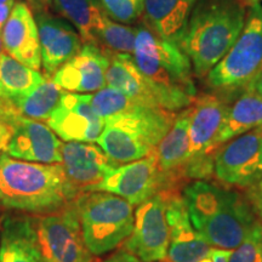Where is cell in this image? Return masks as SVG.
Instances as JSON below:
<instances>
[{
  "label": "cell",
  "instance_id": "obj_3",
  "mask_svg": "<svg viewBox=\"0 0 262 262\" xmlns=\"http://www.w3.org/2000/svg\"><path fill=\"white\" fill-rule=\"evenodd\" d=\"M77 201L61 164H41L0 155V204L10 210L39 216Z\"/></svg>",
  "mask_w": 262,
  "mask_h": 262
},
{
  "label": "cell",
  "instance_id": "obj_18",
  "mask_svg": "<svg viewBox=\"0 0 262 262\" xmlns=\"http://www.w3.org/2000/svg\"><path fill=\"white\" fill-rule=\"evenodd\" d=\"M108 67L107 49L95 42H85L79 54L61 66L51 80L68 93H93L106 88Z\"/></svg>",
  "mask_w": 262,
  "mask_h": 262
},
{
  "label": "cell",
  "instance_id": "obj_17",
  "mask_svg": "<svg viewBox=\"0 0 262 262\" xmlns=\"http://www.w3.org/2000/svg\"><path fill=\"white\" fill-rule=\"evenodd\" d=\"M164 195L170 234L166 262H201L214 248L192 225L182 192L172 189Z\"/></svg>",
  "mask_w": 262,
  "mask_h": 262
},
{
  "label": "cell",
  "instance_id": "obj_37",
  "mask_svg": "<svg viewBox=\"0 0 262 262\" xmlns=\"http://www.w3.org/2000/svg\"><path fill=\"white\" fill-rule=\"evenodd\" d=\"M26 2L28 3V6L31 8L32 11L39 14V12L47 11L52 0H26Z\"/></svg>",
  "mask_w": 262,
  "mask_h": 262
},
{
  "label": "cell",
  "instance_id": "obj_15",
  "mask_svg": "<svg viewBox=\"0 0 262 262\" xmlns=\"http://www.w3.org/2000/svg\"><path fill=\"white\" fill-rule=\"evenodd\" d=\"M48 125L66 142H97L104 119L95 112L91 94L63 93Z\"/></svg>",
  "mask_w": 262,
  "mask_h": 262
},
{
  "label": "cell",
  "instance_id": "obj_9",
  "mask_svg": "<svg viewBox=\"0 0 262 262\" xmlns=\"http://www.w3.org/2000/svg\"><path fill=\"white\" fill-rule=\"evenodd\" d=\"M108 57L110 67L106 73V84L125 94L141 106L163 108L175 113L192 106L194 98L168 89L146 77L136 66L133 55L108 50Z\"/></svg>",
  "mask_w": 262,
  "mask_h": 262
},
{
  "label": "cell",
  "instance_id": "obj_19",
  "mask_svg": "<svg viewBox=\"0 0 262 262\" xmlns=\"http://www.w3.org/2000/svg\"><path fill=\"white\" fill-rule=\"evenodd\" d=\"M40 40L41 66L45 77L50 78L61 66L78 55L83 39L66 19L50 12H39L35 17Z\"/></svg>",
  "mask_w": 262,
  "mask_h": 262
},
{
  "label": "cell",
  "instance_id": "obj_34",
  "mask_svg": "<svg viewBox=\"0 0 262 262\" xmlns=\"http://www.w3.org/2000/svg\"><path fill=\"white\" fill-rule=\"evenodd\" d=\"M232 250H226V249L214 248L211 253L205 258H203L201 262H228L231 256Z\"/></svg>",
  "mask_w": 262,
  "mask_h": 262
},
{
  "label": "cell",
  "instance_id": "obj_36",
  "mask_svg": "<svg viewBox=\"0 0 262 262\" xmlns=\"http://www.w3.org/2000/svg\"><path fill=\"white\" fill-rule=\"evenodd\" d=\"M15 3H4V4H0V32L3 31L4 26L8 21L10 14H11L12 8H14Z\"/></svg>",
  "mask_w": 262,
  "mask_h": 262
},
{
  "label": "cell",
  "instance_id": "obj_35",
  "mask_svg": "<svg viewBox=\"0 0 262 262\" xmlns=\"http://www.w3.org/2000/svg\"><path fill=\"white\" fill-rule=\"evenodd\" d=\"M10 139V125L6 122V119L0 112V155L4 152L6 143Z\"/></svg>",
  "mask_w": 262,
  "mask_h": 262
},
{
  "label": "cell",
  "instance_id": "obj_20",
  "mask_svg": "<svg viewBox=\"0 0 262 262\" xmlns=\"http://www.w3.org/2000/svg\"><path fill=\"white\" fill-rule=\"evenodd\" d=\"M2 35L6 54L32 70L40 68L41 52L37 21L26 3L18 2L14 5Z\"/></svg>",
  "mask_w": 262,
  "mask_h": 262
},
{
  "label": "cell",
  "instance_id": "obj_12",
  "mask_svg": "<svg viewBox=\"0 0 262 262\" xmlns=\"http://www.w3.org/2000/svg\"><path fill=\"white\" fill-rule=\"evenodd\" d=\"M0 112L10 125L4 152L12 158L41 164L62 163V141L48 124L16 113L0 103Z\"/></svg>",
  "mask_w": 262,
  "mask_h": 262
},
{
  "label": "cell",
  "instance_id": "obj_27",
  "mask_svg": "<svg viewBox=\"0 0 262 262\" xmlns=\"http://www.w3.org/2000/svg\"><path fill=\"white\" fill-rule=\"evenodd\" d=\"M44 80L45 77L38 71L27 67L6 52L0 55V102L31 93Z\"/></svg>",
  "mask_w": 262,
  "mask_h": 262
},
{
  "label": "cell",
  "instance_id": "obj_14",
  "mask_svg": "<svg viewBox=\"0 0 262 262\" xmlns=\"http://www.w3.org/2000/svg\"><path fill=\"white\" fill-rule=\"evenodd\" d=\"M175 188L160 172L155 153L135 162L117 166L95 191L110 192L139 206L159 193Z\"/></svg>",
  "mask_w": 262,
  "mask_h": 262
},
{
  "label": "cell",
  "instance_id": "obj_33",
  "mask_svg": "<svg viewBox=\"0 0 262 262\" xmlns=\"http://www.w3.org/2000/svg\"><path fill=\"white\" fill-rule=\"evenodd\" d=\"M103 262H141L135 255L127 251L125 248H118L114 253H112Z\"/></svg>",
  "mask_w": 262,
  "mask_h": 262
},
{
  "label": "cell",
  "instance_id": "obj_2",
  "mask_svg": "<svg viewBox=\"0 0 262 262\" xmlns=\"http://www.w3.org/2000/svg\"><path fill=\"white\" fill-rule=\"evenodd\" d=\"M239 0H196L175 44L187 55L193 73L203 78L226 56L245 24Z\"/></svg>",
  "mask_w": 262,
  "mask_h": 262
},
{
  "label": "cell",
  "instance_id": "obj_4",
  "mask_svg": "<svg viewBox=\"0 0 262 262\" xmlns=\"http://www.w3.org/2000/svg\"><path fill=\"white\" fill-rule=\"evenodd\" d=\"M176 116L163 108L137 104L104 120L97 145L119 165L145 158L169 133Z\"/></svg>",
  "mask_w": 262,
  "mask_h": 262
},
{
  "label": "cell",
  "instance_id": "obj_22",
  "mask_svg": "<svg viewBox=\"0 0 262 262\" xmlns=\"http://www.w3.org/2000/svg\"><path fill=\"white\" fill-rule=\"evenodd\" d=\"M0 262H44L34 216L6 215L0 227Z\"/></svg>",
  "mask_w": 262,
  "mask_h": 262
},
{
  "label": "cell",
  "instance_id": "obj_11",
  "mask_svg": "<svg viewBox=\"0 0 262 262\" xmlns=\"http://www.w3.org/2000/svg\"><path fill=\"white\" fill-rule=\"evenodd\" d=\"M214 176L227 187L248 189L262 180V126L224 143L214 158Z\"/></svg>",
  "mask_w": 262,
  "mask_h": 262
},
{
  "label": "cell",
  "instance_id": "obj_25",
  "mask_svg": "<svg viewBox=\"0 0 262 262\" xmlns=\"http://www.w3.org/2000/svg\"><path fill=\"white\" fill-rule=\"evenodd\" d=\"M64 90H62L50 78H45V80L31 93L10 101H3L0 103L6 104L16 113L24 117L39 122H48L60 102Z\"/></svg>",
  "mask_w": 262,
  "mask_h": 262
},
{
  "label": "cell",
  "instance_id": "obj_40",
  "mask_svg": "<svg viewBox=\"0 0 262 262\" xmlns=\"http://www.w3.org/2000/svg\"><path fill=\"white\" fill-rule=\"evenodd\" d=\"M3 52H5V50H4V44H3V35H2V32H0V55H2Z\"/></svg>",
  "mask_w": 262,
  "mask_h": 262
},
{
  "label": "cell",
  "instance_id": "obj_39",
  "mask_svg": "<svg viewBox=\"0 0 262 262\" xmlns=\"http://www.w3.org/2000/svg\"><path fill=\"white\" fill-rule=\"evenodd\" d=\"M239 2H241V3H242V4H244V5L251 6V5L258 4V3H260V2H261V0H239Z\"/></svg>",
  "mask_w": 262,
  "mask_h": 262
},
{
  "label": "cell",
  "instance_id": "obj_16",
  "mask_svg": "<svg viewBox=\"0 0 262 262\" xmlns=\"http://www.w3.org/2000/svg\"><path fill=\"white\" fill-rule=\"evenodd\" d=\"M62 168L75 195L94 192L117 164L100 146L89 142H66L62 146Z\"/></svg>",
  "mask_w": 262,
  "mask_h": 262
},
{
  "label": "cell",
  "instance_id": "obj_24",
  "mask_svg": "<svg viewBox=\"0 0 262 262\" xmlns=\"http://www.w3.org/2000/svg\"><path fill=\"white\" fill-rule=\"evenodd\" d=\"M260 126H262V96L245 90L229 106L220 133L216 137V146L220 148L227 141Z\"/></svg>",
  "mask_w": 262,
  "mask_h": 262
},
{
  "label": "cell",
  "instance_id": "obj_32",
  "mask_svg": "<svg viewBox=\"0 0 262 262\" xmlns=\"http://www.w3.org/2000/svg\"><path fill=\"white\" fill-rule=\"evenodd\" d=\"M244 195L247 196L255 214L262 221V180L250 188L245 189Z\"/></svg>",
  "mask_w": 262,
  "mask_h": 262
},
{
  "label": "cell",
  "instance_id": "obj_38",
  "mask_svg": "<svg viewBox=\"0 0 262 262\" xmlns=\"http://www.w3.org/2000/svg\"><path fill=\"white\" fill-rule=\"evenodd\" d=\"M245 90L253 91V93L262 96V72L249 83L248 86L245 88Z\"/></svg>",
  "mask_w": 262,
  "mask_h": 262
},
{
  "label": "cell",
  "instance_id": "obj_29",
  "mask_svg": "<svg viewBox=\"0 0 262 262\" xmlns=\"http://www.w3.org/2000/svg\"><path fill=\"white\" fill-rule=\"evenodd\" d=\"M91 104L95 112L106 120L107 118L129 111L139 103L131 100L125 94L106 86L91 95Z\"/></svg>",
  "mask_w": 262,
  "mask_h": 262
},
{
  "label": "cell",
  "instance_id": "obj_31",
  "mask_svg": "<svg viewBox=\"0 0 262 262\" xmlns=\"http://www.w3.org/2000/svg\"><path fill=\"white\" fill-rule=\"evenodd\" d=\"M108 17L122 24H134L143 14L142 0H98Z\"/></svg>",
  "mask_w": 262,
  "mask_h": 262
},
{
  "label": "cell",
  "instance_id": "obj_41",
  "mask_svg": "<svg viewBox=\"0 0 262 262\" xmlns=\"http://www.w3.org/2000/svg\"><path fill=\"white\" fill-rule=\"evenodd\" d=\"M15 3V0H0V4H4V3Z\"/></svg>",
  "mask_w": 262,
  "mask_h": 262
},
{
  "label": "cell",
  "instance_id": "obj_6",
  "mask_svg": "<svg viewBox=\"0 0 262 262\" xmlns=\"http://www.w3.org/2000/svg\"><path fill=\"white\" fill-rule=\"evenodd\" d=\"M134 61L146 77L168 89L195 98L193 68L187 55L173 41L160 38L146 24L137 28Z\"/></svg>",
  "mask_w": 262,
  "mask_h": 262
},
{
  "label": "cell",
  "instance_id": "obj_28",
  "mask_svg": "<svg viewBox=\"0 0 262 262\" xmlns=\"http://www.w3.org/2000/svg\"><path fill=\"white\" fill-rule=\"evenodd\" d=\"M136 34L137 28L134 29L129 26L117 24L104 14L102 22L95 34V39L96 44L108 50L133 55Z\"/></svg>",
  "mask_w": 262,
  "mask_h": 262
},
{
  "label": "cell",
  "instance_id": "obj_10",
  "mask_svg": "<svg viewBox=\"0 0 262 262\" xmlns=\"http://www.w3.org/2000/svg\"><path fill=\"white\" fill-rule=\"evenodd\" d=\"M39 245L44 262H94L85 244L77 203L60 210L34 216Z\"/></svg>",
  "mask_w": 262,
  "mask_h": 262
},
{
  "label": "cell",
  "instance_id": "obj_8",
  "mask_svg": "<svg viewBox=\"0 0 262 262\" xmlns=\"http://www.w3.org/2000/svg\"><path fill=\"white\" fill-rule=\"evenodd\" d=\"M229 106L220 96L204 94L192 103L189 122V160L186 181L210 180L214 176V158L219 147L216 137L224 123Z\"/></svg>",
  "mask_w": 262,
  "mask_h": 262
},
{
  "label": "cell",
  "instance_id": "obj_21",
  "mask_svg": "<svg viewBox=\"0 0 262 262\" xmlns=\"http://www.w3.org/2000/svg\"><path fill=\"white\" fill-rule=\"evenodd\" d=\"M192 106L180 111L171 129L155 149L160 172L175 188L186 185V168L189 160V122Z\"/></svg>",
  "mask_w": 262,
  "mask_h": 262
},
{
  "label": "cell",
  "instance_id": "obj_26",
  "mask_svg": "<svg viewBox=\"0 0 262 262\" xmlns=\"http://www.w3.org/2000/svg\"><path fill=\"white\" fill-rule=\"evenodd\" d=\"M51 5L56 14L78 29L85 42L96 44L95 34L104 16L98 0H52Z\"/></svg>",
  "mask_w": 262,
  "mask_h": 262
},
{
  "label": "cell",
  "instance_id": "obj_5",
  "mask_svg": "<svg viewBox=\"0 0 262 262\" xmlns=\"http://www.w3.org/2000/svg\"><path fill=\"white\" fill-rule=\"evenodd\" d=\"M85 244L94 256L117 250L130 237L135 222L134 205L110 192L94 191L78 196Z\"/></svg>",
  "mask_w": 262,
  "mask_h": 262
},
{
  "label": "cell",
  "instance_id": "obj_1",
  "mask_svg": "<svg viewBox=\"0 0 262 262\" xmlns=\"http://www.w3.org/2000/svg\"><path fill=\"white\" fill-rule=\"evenodd\" d=\"M181 192L192 225L212 248L233 250L258 221L247 196L225 185L196 180Z\"/></svg>",
  "mask_w": 262,
  "mask_h": 262
},
{
  "label": "cell",
  "instance_id": "obj_23",
  "mask_svg": "<svg viewBox=\"0 0 262 262\" xmlns=\"http://www.w3.org/2000/svg\"><path fill=\"white\" fill-rule=\"evenodd\" d=\"M145 24L160 38L178 40L196 0H142Z\"/></svg>",
  "mask_w": 262,
  "mask_h": 262
},
{
  "label": "cell",
  "instance_id": "obj_7",
  "mask_svg": "<svg viewBox=\"0 0 262 262\" xmlns=\"http://www.w3.org/2000/svg\"><path fill=\"white\" fill-rule=\"evenodd\" d=\"M262 72V6H249L237 41L206 75V83L217 91L247 88Z\"/></svg>",
  "mask_w": 262,
  "mask_h": 262
},
{
  "label": "cell",
  "instance_id": "obj_42",
  "mask_svg": "<svg viewBox=\"0 0 262 262\" xmlns=\"http://www.w3.org/2000/svg\"><path fill=\"white\" fill-rule=\"evenodd\" d=\"M160 262H166V261H160Z\"/></svg>",
  "mask_w": 262,
  "mask_h": 262
},
{
  "label": "cell",
  "instance_id": "obj_30",
  "mask_svg": "<svg viewBox=\"0 0 262 262\" xmlns=\"http://www.w3.org/2000/svg\"><path fill=\"white\" fill-rule=\"evenodd\" d=\"M228 262H262V221H258L247 238L233 249Z\"/></svg>",
  "mask_w": 262,
  "mask_h": 262
},
{
  "label": "cell",
  "instance_id": "obj_13",
  "mask_svg": "<svg viewBox=\"0 0 262 262\" xmlns=\"http://www.w3.org/2000/svg\"><path fill=\"white\" fill-rule=\"evenodd\" d=\"M169 235L165 195L159 193L137 206L133 232L122 247L141 262L166 261Z\"/></svg>",
  "mask_w": 262,
  "mask_h": 262
}]
</instances>
